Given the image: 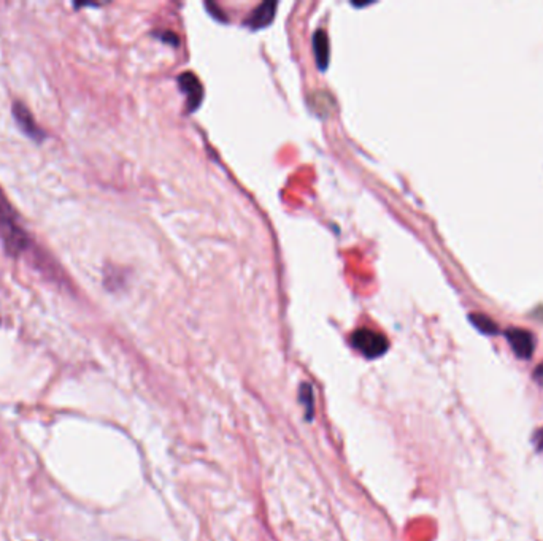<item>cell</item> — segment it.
Returning <instances> with one entry per match:
<instances>
[{
  "instance_id": "6",
  "label": "cell",
  "mask_w": 543,
  "mask_h": 541,
  "mask_svg": "<svg viewBox=\"0 0 543 541\" xmlns=\"http://www.w3.org/2000/svg\"><path fill=\"white\" fill-rule=\"evenodd\" d=\"M275 10H277V3L275 2L261 3L259 7L253 11V15L248 17L247 24L251 29L266 27L267 24H270V21L273 20V16H275Z\"/></svg>"
},
{
  "instance_id": "9",
  "label": "cell",
  "mask_w": 543,
  "mask_h": 541,
  "mask_svg": "<svg viewBox=\"0 0 543 541\" xmlns=\"http://www.w3.org/2000/svg\"><path fill=\"white\" fill-rule=\"evenodd\" d=\"M301 400L307 405V415H308V417H312L313 416V391H312V386H307V384H303L302 389H301Z\"/></svg>"
},
{
  "instance_id": "2",
  "label": "cell",
  "mask_w": 543,
  "mask_h": 541,
  "mask_svg": "<svg viewBox=\"0 0 543 541\" xmlns=\"http://www.w3.org/2000/svg\"><path fill=\"white\" fill-rule=\"evenodd\" d=\"M352 345L367 359L383 356L388 351L386 336L370 329H359L352 335Z\"/></svg>"
},
{
  "instance_id": "5",
  "label": "cell",
  "mask_w": 543,
  "mask_h": 541,
  "mask_svg": "<svg viewBox=\"0 0 543 541\" xmlns=\"http://www.w3.org/2000/svg\"><path fill=\"white\" fill-rule=\"evenodd\" d=\"M13 113L15 118L17 121V124L21 126V129L24 131L29 137H32L34 140H42L45 135L43 132L40 131V127L37 126V122L34 121L32 114L29 113V110L21 103H15L13 105Z\"/></svg>"
},
{
  "instance_id": "3",
  "label": "cell",
  "mask_w": 543,
  "mask_h": 541,
  "mask_svg": "<svg viewBox=\"0 0 543 541\" xmlns=\"http://www.w3.org/2000/svg\"><path fill=\"white\" fill-rule=\"evenodd\" d=\"M507 340H509L513 353L516 354L519 359L528 360L533 357L535 351V339L526 329H509L505 332Z\"/></svg>"
},
{
  "instance_id": "7",
  "label": "cell",
  "mask_w": 543,
  "mask_h": 541,
  "mask_svg": "<svg viewBox=\"0 0 543 541\" xmlns=\"http://www.w3.org/2000/svg\"><path fill=\"white\" fill-rule=\"evenodd\" d=\"M313 50L317 56V62L321 70H324L329 64V40L328 34L324 31H318L313 37Z\"/></svg>"
},
{
  "instance_id": "10",
  "label": "cell",
  "mask_w": 543,
  "mask_h": 541,
  "mask_svg": "<svg viewBox=\"0 0 543 541\" xmlns=\"http://www.w3.org/2000/svg\"><path fill=\"white\" fill-rule=\"evenodd\" d=\"M533 440L537 446V451H543V427L540 430H537Z\"/></svg>"
},
{
  "instance_id": "11",
  "label": "cell",
  "mask_w": 543,
  "mask_h": 541,
  "mask_svg": "<svg viewBox=\"0 0 543 541\" xmlns=\"http://www.w3.org/2000/svg\"><path fill=\"white\" fill-rule=\"evenodd\" d=\"M533 378L543 387V362L540 365H537V369L534 370Z\"/></svg>"
},
{
  "instance_id": "8",
  "label": "cell",
  "mask_w": 543,
  "mask_h": 541,
  "mask_svg": "<svg viewBox=\"0 0 543 541\" xmlns=\"http://www.w3.org/2000/svg\"><path fill=\"white\" fill-rule=\"evenodd\" d=\"M470 321L484 335H495L499 332V325L495 324L491 318L486 316V314H482V313L470 314Z\"/></svg>"
},
{
  "instance_id": "4",
  "label": "cell",
  "mask_w": 543,
  "mask_h": 541,
  "mask_svg": "<svg viewBox=\"0 0 543 541\" xmlns=\"http://www.w3.org/2000/svg\"><path fill=\"white\" fill-rule=\"evenodd\" d=\"M178 83L181 86L186 94H188V103L189 108L194 110L198 107L202 97H203V87L201 84V81L192 73H181L178 77Z\"/></svg>"
},
{
  "instance_id": "1",
  "label": "cell",
  "mask_w": 543,
  "mask_h": 541,
  "mask_svg": "<svg viewBox=\"0 0 543 541\" xmlns=\"http://www.w3.org/2000/svg\"><path fill=\"white\" fill-rule=\"evenodd\" d=\"M0 238L10 255H17L27 246V235L17 224L13 209L0 192Z\"/></svg>"
}]
</instances>
